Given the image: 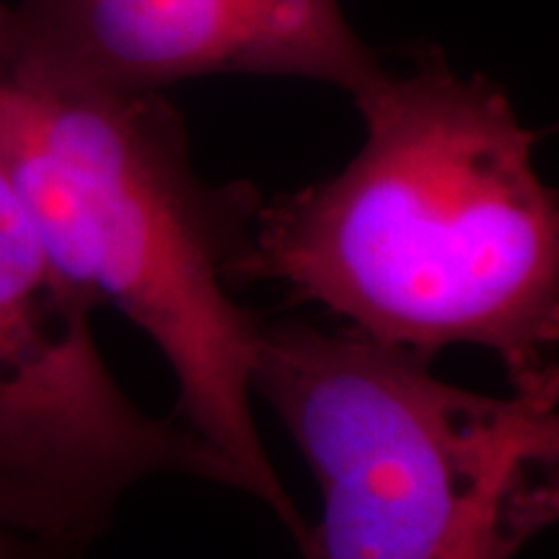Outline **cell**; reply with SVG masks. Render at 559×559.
<instances>
[{"label": "cell", "instance_id": "8992f818", "mask_svg": "<svg viewBox=\"0 0 559 559\" xmlns=\"http://www.w3.org/2000/svg\"><path fill=\"white\" fill-rule=\"evenodd\" d=\"M559 430L542 423L498 459L432 559H513L559 513Z\"/></svg>", "mask_w": 559, "mask_h": 559}, {"label": "cell", "instance_id": "5b68a950", "mask_svg": "<svg viewBox=\"0 0 559 559\" xmlns=\"http://www.w3.org/2000/svg\"><path fill=\"white\" fill-rule=\"evenodd\" d=\"M381 55L340 0H21L0 73L120 94L202 75L330 83L349 99L379 81Z\"/></svg>", "mask_w": 559, "mask_h": 559}, {"label": "cell", "instance_id": "3957f363", "mask_svg": "<svg viewBox=\"0 0 559 559\" xmlns=\"http://www.w3.org/2000/svg\"><path fill=\"white\" fill-rule=\"evenodd\" d=\"M251 394L317 479L304 559H432L510 445L559 412V379L489 396L353 326L262 321Z\"/></svg>", "mask_w": 559, "mask_h": 559}, {"label": "cell", "instance_id": "52a82bcc", "mask_svg": "<svg viewBox=\"0 0 559 559\" xmlns=\"http://www.w3.org/2000/svg\"><path fill=\"white\" fill-rule=\"evenodd\" d=\"M0 559H81L75 551L0 521Z\"/></svg>", "mask_w": 559, "mask_h": 559}, {"label": "cell", "instance_id": "6da1fadb", "mask_svg": "<svg viewBox=\"0 0 559 559\" xmlns=\"http://www.w3.org/2000/svg\"><path fill=\"white\" fill-rule=\"evenodd\" d=\"M353 104L360 151L330 179L262 198L234 283H277L428 360L487 349L515 389L559 379V207L536 169L539 132L438 47Z\"/></svg>", "mask_w": 559, "mask_h": 559}, {"label": "cell", "instance_id": "277c9868", "mask_svg": "<svg viewBox=\"0 0 559 559\" xmlns=\"http://www.w3.org/2000/svg\"><path fill=\"white\" fill-rule=\"evenodd\" d=\"M96 309L0 166V521L81 555L153 477L236 489L190 428L148 415L111 376Z\"/></svg>", "mask_w": 559, "mask_h": 559}, {"label": "cell", "instance_id": "7a4b0ae2", "mask_svg": "<svg viewBox=\"0 0 559 559\" xmlns=\"http://www.w3.org/2000/svg\"><path fill=\"white\" fill-rule=\"evenodd\" d=\"M0 166L60 270L169 362L179 423L304 547L309 526L254 415L262 319L230 290L262 194L200 177L181 115L160 91L9 73H0Z\"/></svg>", "mask_w": 559, "mask_h": 559}, {"label": "cell", "instance_id": "ba28073f", "mask_svg": "<svg viewBox=\"0 0 559 559\" xmlns=\"http://www.w3.org/2000/svg\"><path fill=\"white\" fill-rule=\"evenodd\" d=\"M5 29H9V9L0 3V66H3V52H5Z\"/></svg>", "mask_w": 559, "mask_h": 559}]
</instances>
